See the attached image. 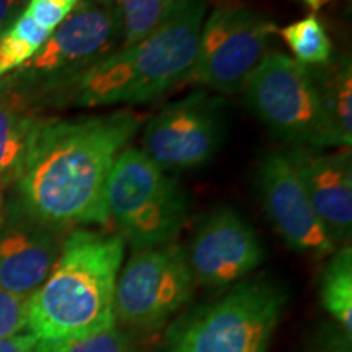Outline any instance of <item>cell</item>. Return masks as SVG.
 I'll return each mask as SVG.
<instances>
[{
    "label": "cell",
    "mask_w": 352,
    "mask_h": 352,
    "mask_svg": "<svg viewBox=\"0 0 352 352\" xmlns=\"http://www.w3.org/2000/svg\"><path fill=\"white\" fill-rule=\"evenodd\" d=\"M140 124L142 118L127 109L44 118L7 199L57 230L107 226L109 175Z\"/></svg>",
    "instance_id": "cell-1"
},
{
    "label": "cell",
    "mask_w": 352,
    "mask_h": 352,
    "mask_svg": "<svg viewBox=\"0 0 352 352\" xmlns=\"http://www.w3.org/2000/svg\"><path fill=\"white\" fill-rule=\"evenodd\" d=\"M124 246L118 233L70 230L51 274L28 298V331L41 341L59 342L114 327Z\"/></svg>",
    "instance_id": "cell-2"
},
{
    "label": "cell",
    "mask_w": 352,
    "mask_h": 352,
    "mask_svg": "<svg viewBox=\"0 0 352 352\" xmlns=\"http://www.w3.org/2000/svg\"><path fill=\"white\" fill-rule=\"evenodd\" d=\"M208 10L209 0H182L152 33L100 60L78 82L67 104L144 103L184 82L195 64Z\"/></svg>",
    "instance_id": "cell-3"
},
{
    "label": "cell",
    "mask_w": 352,
    "mask_h": 352,
    "mask_svg": "<svg viewBox=\"0 0 352 352\" xmlns=\"http://www.w3.org/2000/svg\"><path fill=\"white\" fill-rule=\"evenodd\" d=\"M121 47L114 7L78 0L32 59L0 80L38 109L65 107L78 82L100 60Z\"/></svg>",
    "instance_id": "cell-4"
},
{
    "label": "cell",
    "mask_w": 352,
    "mask_h": 352,
    "mask_svg": "<svg viewBox=\"0 0 352 352\" xmlns=\"http://www.w3.org/2000/svg\"><path fill=\"white\" fill-rule=\"evenodd\" d=\"M287 294L270 279H243L219 300L179 318L160 352H270Z\"/></svg>",
    "instance_id": "cell-5"
},
{
    "label": "cell",
    "mask_w": 352,
    "mask_h": 352,
    "mask_svg": "<svg viewBox=\"0 0 352 352\" xmlns=\"http://www.w3.org/2000/svg\"><path fill=\"white\" fill-rule=\"evenodd\" d=\"M107 206L109 222L134 252L173 243L189 214L182 184L138 147H126L114 162Z\"/></svg>",
    "instance_id": "cell-6"
},
{
    "label": "cell",
    "mask_w": 352,
    "mask_h": 352,
    "mask_svg": "<svg viewBox=\"0 0 352 352\" xmlns=\"http://www.w3.org/2000/svg\"><path fill=\"white\" fill-rule=\"evenodd\" d=\"M241 91L277 139L290 147L331 148L310 70L285 52H267Z\"/></svg>",
    "instance_id": "cell-7"
},
{
    "label": "cell",
    "mask_w": 352,
    "mask_h": 352,
    "mask_svg": "<svg viewBox=\"0 0 352 352\" xmlns=\"http://www.w3.org/2000/svg\"><path fill=\"white\" fill-rule=\"evenodd\" d=\"M195 287L186 250L176 241L132 252L116 280V324L132 333L162 329L189 302Z\"/></svg>",
    "instance_id": "cell-8"
},
{
    "label": "cell",
    "mask_w": 352,
    "mask_h": 352,
    "mask_svg": "<svg viewBox=\"0 0 352 352\" xmlns=\"http://www.w3.org/2000/svg\"><path fill=\"white\" fill-rule=\"evenodd\" d=\"M274 21L241 3H220L206 16L195 64L184 82L226 95L243 90L246 80L270 52Z\"/></svg>",
    "instance_id": "cell-9"
},
{
    "label": "cell",
    "mask_w": 352,
    "mask_h": 352,
    "mask_svg": "<svg viewBox=\"0 0 352 352\" xmlns=\"http://www.w3.org/2000/svg\"><path fill=\"white\" fill-rule=\"evenodd\" d=\"M226 139L222 101L204 90L166 104L144 126L142 151L165 171L201 168Z\"/></svg>",
    "instance_id": "cell-10"
},
{
    "label": "cell",
    "mask_w": 352,
    "mask_h": 352,
    "mask_svg": "<svg viewBox=\"0 0 352 352\" xmlns=\"http://www.w3.org/2000/svg\"><path fill=\"white\" fill-rule=\"evenodd\" d=\"M196 285L232 287L264 261L263 243L245 217L232 208H219L196 227L184 246Z\"/></svg>",
    "instance_id": "cell-11"
},
{
    "label": "cell",
    "mask_w": 352,
    "mask_h": 352,
    "mask_svg": "<svg viewBox=\"0 0 352 352\" xmlns=\"http://www.w3.org/2000/svg\"><path fill=\"white\" fill-rule=\"evenodd\" d=\"M256 184L267 219L290 250L316 259L334 253L338 245L315 214L284 152H267L261 158Z\"/></svg>",
    "instance_id": "cell-12"
},
{
    "label": "cell",
    "mask_w": 352,
    "mask_h": 352,
    "mask_svg": "<svg viewBox=\"0 0 352 352\" xmlns=\"http://www.w3.org/2000/svg\"><path fill=\"white\" fill-rule=\"evenodd\" d=\"M67 233L38 222L7 199L0 223V287L28 300L51 274Z\"/></svg>",
    "instance_id": "cell-13"
},
{
    "label": "cell",
    "mask_w": 352,
    "mask_h": 352,
    "mask_svg": "<svg viewBox=\"0 0 352 352\" xmlns=\"http://www.w3.org/2000/svg\"><path fill=\"white\" fill-rule=\"evenodd\" d=\"M298 175L308 201L336 245H349L352 235L351 148L290 147L284 152Z\"/></svg>",
    "instance_id": "cell-14"
},
{
    "label": "cell",
    "mask_w": 352,
    "mask_h": 352,
    "mask_svg": "<svg viewBox=\"0 0 352 352\" xmlns=\"http://www.w3.org/2000/svg\"><path fill=\"white\" fill-rule=\"evenodd\" d=\"M44 116L23 96L0 90V184L10 189L32 147Z\"/></svg>",
    "instance_id": "cell-15"
},
{
    "label": "cell",
    "mask_w": 352,
    "mask_h": 352,
    "mask_svg": "<svg viewBox=\"0 0 352 352\" xmlns=\"http://www.w3.org/2000/svg\"><path fill=\"white\" fill-rule=\"evenodd\" d=\"M314 78L331 148L352 145V63L336 56L318 67H307Z\"/></svg>",
    "instance_id": "cell-16"
},
{
    "label": "cell",
    "mask_w": 352,
    "mask_h": 352,
    "mask_svg": "<svg viewBox=\"0 0 352 352\" xmlns=\"http://www.w3.org/2000/svg\"><path fill=\"white\" fill-rule=\"evenodd\" d=\"M320 300L334 324L352 336V248L342 245L328 256L321 272Z\"/></svg>",
    "instance_id": "cell-17"
},
{
    "label": "cell",
    "mask_w": 352,
    "mask_h": 352,
    "mask_svg": "<svg viewBox=\"0 0 352 352\" xmlns=\"http://www.w3.org/2000/svg\"><path fill=\"white\" fill-rule=\"evenodd\" d=\"M287 44L294 60L303 67H318L331 60L334 56L333 43L327 30L315 15H307L294 21L277 33Z\"/></svg>",
    "instance_id": "cell-18"
},
{
    "label": "cell",
    "mask_w": 352,
    "mask_h": 352,
    "mask_svg": "<svg viewBox=\"0 0 352 352\" xmlns=\"http://www.w3.org/2000/svg\"><path fill=\"white\" fill-rule=\"evenodd\" d=\"M51 34L21 13L6 32L0 33V80L28 63Z\"/></svg>",
    "instance_id": "cell-19"
},
{
    "label": "cell",
    "mask_w": 352,
    "mask_h": 352,
    "mask_svg": "<svg viewBox=\"0 0 352 352\" xmlns=\"http://www.w3.org/2000/svg\"><path fill=\"white\" fill-rule=\"evenodd\" d=\"M182 0H116L118 28L121 46L139 41L152 33Z\"/></svg>",
    "instance_id": "cell-20"
},
{
    "label": "cell",
    "mask_w": 352,
    "mask_h": 352,
    "mask_svg": "<svg viewBox=\"0 0 352 352\" xmlns=\"http://www.w3.org/2000/svg\"><path fill=\"white\" fill-rule=\"evenodd\" d=\"M46 352H153L138 340L135 333L114 327L104 331L76 338V340L50 342Z\"/></svg>",
    "instance_id": "cell-21"
},
{
    "label": "cell",
    "mask_w": 352,
    "mask_h": 352,
    "mask_svg": "<svg viewBox=\"0 0 352 352\" xmlns=\"http://www.w3.org/2000/svg\"><path fill=\"white\" fill-rule=\"evenodd\" d=\"M28 331V300L0 287V340Z\"/></svg>",
    "instance_id": "cell-22"
},
{
    "label": "cell",
    "mask_w": 352,
    "mask_h": 352,
    "mask_svg": "<svg viewBox=\"0 0 352 352\" xmlns=\"http://www.w3.org/2000/svg\"><path fill=\"white\" fill-rule=\"evenodd\" d=\"M77 2L78 0H30L23 13L38 26L52 33L67 19Z\"/></svg>",
    "instance_id": "cell-23"
},
{
    "label": "cell",
    "mask_w": 352,
    "mask_h": 352,
    "mask_svg": "<svg viewBox=\"0 0 352 352\" xmlns=\"http://www.w3.org/2000/svg\"><path fill=\"white\" fill-rule=\"evenodd\" d=\"M352 336L338 328L336 324H327L316 333L307 352H352Z\"/></svg>",
    "instance_id": "cell-24"
},
{
    "label": "cell",
    "mask_w": 352,
    "mask_h": 352,
    "mask_svg": "<svg viewBox=\"0 0 352 352\" xmlns=\"http://www.w3.org/2000/svg\"><path fill=\"white\" fill-rule=\"evenodd\" d=\"M47 344L32 333H23L0 340V352H46Z\"/></svg>",
    "instance_id": "cell-25"
},
{
    "label": "cell",
    "mask_w": 352,
    "mask_h": 352,
    "mask_svg": "<svg viewBox=\"0 0 352 352\" xmlns=\"http://www.w3.org/2000/svg\"><path fill=\"white\" fill-rule=\"evenodd\" d=\"M30 0H0V33H3L25 12Z\"/></svg>",
    "instance_id": "cell-26"
},
{
    "label": "cell",
    "mask_w": 352,
    "mask_h": 352,
    "mask_svg": "<svg viewBox=\"0 0 352 352\" xmlns=\"http://www.w3.org/2000/svg\"><path fill=\"white\" fill-rule=\"evenodd\" d=\"M302 2L305 3V6L310 7L311 10L316 12V10H320V8H323L324 6H328V3L334 2V0H302Z\"/></svg>",
    "instance_id": "cell-27"
},
{
    "label": "cell",
    "mask_w": 352,
    "mask_h": 352,
    "mask_svg": "<svg viewBox=\"0 0 352 352\" xmlns=\"http://www.w3.org/2000/svg\"><path fill=\"white\" fill-rule=\"evenodd\" d=\"M6 210H7V189L0 184V223H2Z\"/></svg>",
    "instance_id": "cell-28"
},
{
    "label": "cell",
    "mask_w": 352,
    "mask_h": 352,
    "mask_svg": "<svg viewBox=\"0 0 352 352\" xmlns=\"http://www.w3.org/2000/svg\"><path fill=\"white\" fill-rule=\"evenodd\" d=\"M96 2L101 3V6L111 8V7H114V2H116V0H96Z\"/></svg>",
    "instance_id": "cell-29"
}]
</instances>
